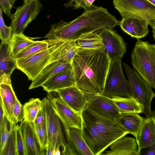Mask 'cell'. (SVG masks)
I'll list each match as a JSON object with an SVG mask.
<instances>
[{
    "instance_id": "obj_1",
    "label": "cell",
    "mask_w": 155,
    "mask_h": 155,
    "mask_svg": "<svg viewBox=\"0 0 155 155\" xmlns=\"http://www.w3.org/2000/svg\"><path fill=\"white\" fill-rule=\"evenodd\" d=\"M110 61L104 48L79 47L71 63L76 86L86 96L101 94Z\"/></svg>"
},
{
    "instance_id": "obj_2",
    "label": "cell",
    "mask_w": 155,
    "mask_h": 155,
    "mask_svg": "<svg viewBox=\"0 0 155 155\" xmlns=\"http://www.w3.org/2000/svg\"><path fill=\"white\" fill-rule=\"evenodd\" d=\"M118 20L108 10L101 6L87 11L69 22L63 20L50 25L51 28L45 38L58 41L73 40L87 34L119 25Z\"/></svg>"
},
{
    "instance_id": "obj_3",
    "label": "cell",
    "mask_w": 155,
    "mask_h": 155,
    "mask_svg": "<svg viewBox=\"0 0 155 155\" xmlns=\"http://www.w3.org/2000/svg\"><path fill=\"white\" fill-rule=\"evenodd\" d=\"M131 60L134 69L155 89V44L137 39Z\"/></svg>"
},
{
    "instance_id": "obj_4",
    "label": "cell",
    "mask_w": 155,
    "mask_h": 155,
    "mask_svg": "<svg viewBox=\"0 0 155 155\" xmlns=\"http://www.w3.org/2000/svg\"><path fill=\"white\" fill-rule=\"evenodd\" d=\"M101 94L110 98L132 96L130 84L123 72L121 58H117L110 61Z\"/></svg>"
},
{
    "instance_id": "obj_5",
    "label": "cell",
    "mask_w": 155,
    "mask_h": 155,
    "mask_svg": "<svg viewBox=\"0 0 155 155\" xmlns=\"http://www.w3.org/2000/svg\"><path fill=\"white\" fill-rule=\"evenodd\" d=\"M123 64L130 86L132 96L142 105L143 113L146 117L151 116V102L155 97V93L150 85L136 70L126 63Z\"/></svg>"
},
{
    "instance_id": "obj_6",
    "label": "cell",
    "mask_w": 155,
    "mask_h": 155,
    "mask_svg": "<svg viewBox=\"0 0 155 155\" xmlns=\"http://www.w3.org/2000/svg\"><path fill=\"white\" fill-rule=\"evenodd\" d=\"M113 3L122 18L145 20L150 25L155 19V6L146 0H113Z\"/></svg>"
},
{
    "instance_id": "obj_7",
    "label": "cell",
    "mask_w": 155,
    "mask_h": 155,
    "mask_svg": "<svg viewBox=\"0 0 155 155\" xmlns=\"http://www.w3.org/2000/svg\"><path fill=\"white\" fill-rule=\"evenodd\" d=\"M41 101L45 115L48 134V143L60 149L61 148V154L65 155L67 147V142L62 130L61 120L48 98L45 97Z\"/></svg>"
},
{
    "instance_id": "obj_8",
    "label": "cell",
    "mask_w": 155,
    "mask_h": 155,
    "mask_svg": "<svg viewBox=\"0 0 155 155\" xmlns=\"http://www.w3.org/2000/svg\"><path fill=\"white\" fill-rule=\"evenodd\" d=\"M51 41L47 49L29 56L16 60L17 68L24 73L29 80L33 81L49 63L51 54L56 44L55 40Z\"/></svg>"
},
{
    "instance_id": "obj_9",
    "label": "cell",
    "mask_w": 155,
    "mask_h": 155,
    "mask_svg": "<svg viewBox=\"0 0 155 155\" xmlns=\"http://www.w3.org/2000/svg\"><path fill=\"white\" fill-rule=\"evenodd\" d=\"M85 108L93 119L107 148L117 139L129 134L116 121L99 114L87 105Z\"/></svg>"
},
{
    "instance_id": "obj_10",
    "label": "cell",
    "mask_w": 155,
    "mask_h": 155,
    "mask_svg": "<svg viewBox=\"0 0 155 155\" xmlns=\"http://www.w3.org/2000/svg\"><path fill=\"white\" fill-rule=\"evenodd\" d=\"M42 7L39 0H31L17 8L11 19L10 26L13 34L23 33L28 25L36 18Z\"/></svg>"
},
{
    "instance_id": "obj_11",
    "label": "cell",
    "mask_w": 155,
    "mask_h": 155,
    "mask_svg": "<svg viewBox=\"0 0 155 155\" xmlns=\"http://www.w3.org/2000/svg\"><path fill=\"white\" fill-rule=\"evenodd\" d=\"M83 137L94 155H101L107 148L92 118L85 109L81 112Z\"/></svg>"
},
{
    "instance_id": "obj_12",
    "label": "cell",
    "mask_w": 155,
    "mask_h": 155,
    "mask_svg": "<svg viewBox=\"0 0 155 155\" xmlns=\"http://www.w3.org/2000/svg\"><path fill=\"white\" fill-rule=\"evenodd\" d=\"M48 98L64 127L82 129L83 120L81 112L71 108L59 96L53 97L49 95Z\"/></svg>"
},
{
    "instance_id": "obj_13",
    "label": "cell",
    "mask_w": 155,
    "mask_h": 155,
    "mask_svg": "<svg viewBox=\"0 0 155 155\" xmlns=\"http://www.w3.org/2000/svg\"><path fill=\"white\" fill-rule=\"evenodd\" d=\"M103 39L104 50L111 60L117 58H122L127 52V47L122 37L113 28H106L99 34Z\"/></svg>"
},
{
    "instance_id": "obj_14",
    "label": "cell",
    "mask_w": 155,
    "mask_h": 155,
    "mask_svg": "<svg viewBox=\"0 0 155 155\" xmlns=\"http://www.w3.org/2000/svg\"><path fill=\"white\" fill-rule=\"evenodd\" d=\"M86 97L87 105L99 114L115 121L120 115V113L112 99L101 94L91 95Z\"/></svg>"
},
{
    "instance_id": "obj_15",
    "label": "cell",
    "mask_w": 155,
    "mask_h": 155,
    "mask_svg": "<svg viewBox=\"0 0 155 155\" xmlns=\"http://www.w3.org/2000/svg\"><path fill=\"white\" fill-rule=\"evenodd\" d=\"M9 41L1 43L0 84H11L10 76L17 68L16 60L11 53Z\"/></svg>"
},
{
    "instance_id": "obj_16",
    "label": "cell",
    "mask_w": 155,
    "mask_h": 155,
    "mask_svg": "<svg viewBox=\"0 0 155 155\" xmlns=\"http://www.w3.org/2000/svg\"><path fill=\"white\" fill-rule=\"evenodd\" d=\"M74 86H76V83L71 64L47 81L41 86L44 90L50 93Z\"/></svg>"
},
{
    "instance_id": "obj_17",
    "label": "cell",
    "mask_w": 155,
    "mask_h": 155,
    "mask_svg": "<svg viewBox=\"0 0 155 155\" xmlns=\"http://www.w3.org/2000/svg\"><path fill=\"white\" fill-rule=\"evenodd\" d=\"M25 142L27 155H46L35 129L34 122L24 120L20 125Z\"/></svg>"
},
{
    "instance_id": "obj_18",
    "label": "cell",
    "mask_w": 155,
    "mask_h": 155,
    "mask_svg": "<svg viewBox=\"0 0 155 155\" xmlns=\"http://www.w3.org/2000/svg\"><path fill=\"white\" fill-rule=\"evenodd\" d=\"M56 92L69 106L81 112L84 109L87 103L85 93L76 86L58 90Z\"/></svg>"
},
{
    "instance_id": "obj_19",
    "label": "cell",
    "mask_w": 155,
    "mask_h": 155,
    "mask_svg": "<svg viewBox=\"0 0 155 155\" xmlns=\"http://www.w3.org/2000/svg\"><path fill=\"white\" fill-rule=\"evenodd\" d=\"M55 41L56 44L51 54L49 63L57 61L62 60L71 64L79 50V47L76 41Z\"/></svg>"
},
{
    "instance_id": "obj_20",
    "label": "cell",
    "mask_w": 155,
    "mask_h": 155,
    "mask_svg": "<svg viewBox=\"0 0 155 155\" xmlns=\"http://www.w3.org/2000/svg\"><path fill=\"white\" fill-rule=\"evenodd\" d=\"M110 149L102 155H140L136 140L124 136L117 139L110 146Z\"/></svg>"
},
{
    "instance_id": "obj_21",
    "label": "cell",
    "mask_w": 155,
    "mask_h": 155,
    "mask_svg": "<svg viewBox=\"0 0 155 155\" xmlns=\"http://www.w3.org/2000/svg\"><path fill=\"white\" fill-rule=\"evenodd\" d=\"M147 21L132 18H123L119 25L122 30L132 38L141 39L149 32Z\"/></svg>"
},
{
    "instance_id": "obj_22",
    "label": "cell",
    "mask_w": 155,
    "mask_h": 155,
    "mask_svg": "<svg viewBox=\"0 0 155 155\" xmlns=\"http://www.w3.org/2000/svg\"><path fill=\"white\" fill-rule=\"evenodd\" d=\"M0 99L1 100L5 115L11 124L18 122L13 114V109L17 98L12 84H0Z\"/></svg>"
},
{
    "instance_id": "obj_23",
    "label": "cell",
    "mask_w": 155,
    "mask_h": 155,
    "mask_svg": "<svg viewBox=\"0 0 155 155\" xmlns=\"http://www.w3.org/2000/svg\"><path fill=\"white\" fill-rule=\"evenodd\" d=\"M71 64L70 63L62 60L57 61L49 64L32 81L29 89L41 86L47 81Z\"/></svg>"
},
{
    "instance_id": "obj_24",
    "label": "cell",
    "mask_w": 155,
    "mask_h": 155,
    "mask_svg": "<svg viewBox=\"0 0 155 155\" xmlns=\"http://www.w3.org/2000/svg\"><path fill=\"white\" fill-rule=\"evenodd\" d=\"M136 140L140 154L143 149L155 143V121L152 116L144 119Z\"/></svg>"
},
{
    "instance_id": "obj_25",
    "label": "cell",
    "mask_w": 155,
    "mask_h": 155,
    "mask_svg": "<svg viewBox=\"0 0 155 155\" xmlns=\"http://www.w3.org/2000/svg\"><path fill=\"white\" fill-rule=\"evenodd\" d=\"M144 119L139 114H120L115 120L126 131L133 135L137 139Z\"/></svg>"
},
{
    "instance_id": "obj_26",
    "label": "cell",
    "mask_w": 155,
    "mask_h": 155,
    "mask_svg": "<svg viewBox=\"0 0 155 155\" xmlns=\"http://www.w3.org/2000/svg\"><path fill=\"white\" fill-rule=\"evenodd\" d=\"M64 127L67 138L71 141L77 155H94L83 137L82 129Z\"/></svg>"
},
{
    "instance_id": "obj_27",
    "label": "cell",
    "mask_w": 155,
    "mask_h": 155,
    "mask_svg": "<svg viewBox=\"0 0 155 155\" xmlns=\"http://www.w3.org/2000/svg\"><path fill=\"white\" fill-rule=\"evenodd\" d=\"M114 101L120 113H143L141 104L133 96L116 97L111 98Z\"/></svg>"
},
{
    "instance_id": "obj_28",
    "label": "cell",
    "mask_w": 155,
    "mask_h": 155,
    "mask_svg": "<svg viewBox=\"0 0 155 155\" xmlns=\"http://www.w3.org/2000/svg\"><path fill=\"white\" fill-rule=\"evenodd\" d=\"M80 48L88 49L104 48L103 39L97 32H93L85 35L76 41Z\"/></svg>"
},
{
    "instance_id": "obj_29",
    "label": "cell",
    "mask_w": 155,
    "mask_h": 155,
    "mask_svg": "<svg viewBox=\"0 0 155 155\" xmlns=\"http://www.w3.org/2000/svg\"><path fill=\"white\" fill-rule=\"evenodd\" d=\"M34 39L26 36L23 33H13L9 41L11 53L13 56L33 43L35 41L33 40Z\"/></svg>"
},
{
    "instance_id": "obj_30",
    "label": "cell",
    "mask_w": 155,
    "mask_h": 155,
    "mask_svg": "<svg viewBox=\"0 0 155 155\" xmlns=\"http://www.w3.org/2000/svg\"><path fill=\"white\" fill-rule=\"evenodd\" d=\"M50 39L35 41L32 44L21 51L13 57L15 60L26 57L48 48L51 44Z\"/></svg>"
},
{
    "instance_id": "obj_31",
    "label": "cell",
    "mask_w": 155,
    "mask_h": 155,
    "mask_svg": "<svg viewBox=\"0 0 155 155\" xmlns=\"http://www.w3.org/2000/svg\"><path fill=\"white\" fill-rule=\"evenodd\" d=\"M24 119L34 122L39 111L42 108L41 100L38 98H31L23 105Z\"/></svg>"
},
{
    "instance_id": "obj_32",
    "label": "cell",
    "mask_w": 155,
    "mask_h": 155,
    "mask_svg": "<svg viewBox=\"0 0 155 155\" xmlns=\"http://www.w3.org/2000/svg\"><path fill=\"white\" fill-rule=\"evenodd\" d=\"M10 134L0 155H17L16 140V124H10Z\"/></svg>"
},
{
    "instance_id": "obj_33",
    "label": "cell",
    "mask_w": 155,
    "mask_h": 155,
    "mask_svg": "<svg viewBox=\"0 0 155 155\" xmlns=\"http://www.w3.org/2000/svg\"><path fill=\"white\" fill-rule=\"evenodd\" d=\"M15 131L17 155H27L25 142L20 126L16 125Z\"/></svg>"
},
{
    "instance_id": "obj_34",
    "label": "cell",
    "mask_w": 155,
    "mask_h": 155,
    "mask_svg": "<svg viewBox=\"0 0 155 155\" xmlns=\"http://www.w3.org/2000/svg\"><path fill=\"white\" fill-rule=\"evenodd\" d=\"M35 127L41 144L46 150L48 143V134L45 120L39 124L35 125Z\"/></svg>"
},
{
    "instance_id": "obj_35",
    "label": "cell",
    "mask_w": 155,
    "mask_h": 155,
    "mask_svg": "<svg viewBox=\"0 0 155 155\" xmlns=\"http://www.w3.org/2000/svg\"><path fill=\"white\" fill-rule=\"evenodd\" d=\"M13 33V30L11 26H7L5 23L3 17L2 11L0 7V38L1 41H9Z\"/></svg>"
},
{
    "instance_id": "obj_36",
    "label": "cell",
    "mask_w": 155,
    "mask_h": 155,
    "mask_svg": "<svg viewBox=\"0 0 155 155\" xmlns=\"http://www.w3.org/2000/svg\"><path fill=\"white\" fill-rule=\"evenodd\" d=\"M9 122L5 116L2 125L0 126V153L4 148L8 137L10 129H8V123Z\"/></svg>"
},
{
    "instance_id": "obj_37",
    "label": "cell",
    "mask_w": 155,
    "mask_h": 155,
    "mask_svg": "<svg viewBox=\"0 0 155 155\" xmlns=\"http://www.w3.org/2000/svg\"><path fill=\"white\" fill-rule=\"evenodd\" d=\"M95 0H74L72 7L74 9L82 8L84 11L96 8L97 6L93 5Z\"/></svg>"
},
{
    "instance_id": "obj_38",
    "label": "cell",
    "mask_w": 155,
    "mask_h": 155,
    "mask_svg": "<svg viewBox=\"0 0 155 155\" xmlns=\"http://www.w3.org/2000/svg\"><path fill=\"white\" fill-rule=\"evenodd\" d=\"M13 114L18 122H21L24 120V114L23 106L17 98L16 100L14 106Z\"/></svg>"
},
{
    "instance_id": "obj_39",
    "label": "cell",
    "mask_w": 155,
    "mask_h": 155,
    "mask_svg": "<svg viewBox=\"0 0 155 155\" xmlns=\"http://www.w3.org/2000/svg\"><path fill=\"white\" fill-rule=\"evenodd\" d=\"M0 8L2 12L10 19H11L12 14L11 10L12 6L11 5L9 0H0Z\"/></svg>"
},
{
    "instance_id": "obj_40",
    "label": "cell",
    "mask_w": 155,
    "mask_h": 155,
    "mask_svg": "<svg viewBox=\"0 0 155 155\" xmlns=\"http://www.w3.org/2000/svg\"><path fill=\"white\" fill-rule=\"evenodd\" d=\"M45 120V115L43 107L39 111L34 122L35 125H38Z\"/></svg>"
},
{
    "instance_id": "obj_41",
    "label": "cell",
    "mask_w": 155,
    "mask_h": 155,
    "mask_svg": "<svg viewBox=\"0 0 155 155\" xmlns=\"http://www.w3.org/2000/svg\"><path fill=\"white\" fill-rule=\"evenodd\" d=\"M143 151H141L140 154L145 155H155V143L146 148Z\"/></svg>"
},
{
    "instance_id": "obj_42",
    "label": "cell",
    "mask_w": 155,
    "mask_h": 155,
    "mask_svg": "<svg viewBox=\"0 0 155 155\" xmlns=\"http://www.w3.org/2000/svg\"><path fill=\"white\" fill-rule=\"evenodd\" d=\"M45 149L46 155H55L57 150L60 149L52 145L50 143H48Z\"/></svg>"
},
{
    "instance_id": "obj_43",
    "label": "cell",
    "mask_w": 155,
    "mask_h": 155,
    "mask_svg": "<svg viewBox=\"0 0 155 155\" xmlns=\"http://www.w3.org/2000/svg\"><path fill=\"white\" fill-rule=\"evenodd\" d=\"M0 126H1L4 121L5 117V114L1 100H0Z\"/></svg>"
},
{
    "instance_id": "obj_44",
    "label": "cell",
    "mask_w": 155,
    "mask_h": 155,
    "mask_svg": "<svg viewBox=\"0 0 155 155\" xmlns=\"http://www.w3.org/2000/svg\"><path fill=\"white\" fill-rule=\"evenodd\" d=\"M73 1L74 0H67V2L64 4V6L67 8L72 7Z\"/></svg>"
},
{
    "instance_id": "obj_45",
    "label": "cell",
    "mask_w": 155,
    "mask_h": 155,
    "mask_svg": "<svg viewBox=\"0 0 155 155\" xmlns=\"http://www.w3.org/2000/svg\"><path fill=\"white\" fill-rule=\"evenodd\" d=\"M150 25L152 29L155 31V19L152 21Z\"/></svg>"
},
{
    "instance_id": "obj_46",
    "label": "cell",
    "mask_w": 155,
    "mask_h": 155,
    "mask_svg": "<svg viewBox=\"0 0 155 155\" xmlns=\"http://www.w3.org/2000/svg\"><path fill=\"white\" fill-rule=\"evenodd\" d=\"M155 6V0H146Z\"/></svg>"
},
{
    "instance_id": "obj_47",
    "label": "cell",
    "mask_w": 155,
    "mask_h": 155,
    "mask_svg": "<svg viewBox=\"0 0 155 155\" xmlns=\"http://www.w3.org/2000/svg\"><path fill=\"white\" fill-rule=\"evenodd\" d=\"M151 116L153 118L155 121V109L153 111Z\"/></svg>"
},
{
    "instance_id": "obj_48",
    "label": "cell",
    "mask_w": 155,
    "mask_h": 155,
    "mask_svg": "<svg viewBox=\"0 0 155 155\" xmlns=\"http://www.w3.org/2000/svg\"><path fill=\"white\" fill-rule=\"evenodd\" d=\"M152 32L153 33V36L154 38V40L155 41V31L153 29L152 31Z\"/></svg>"
},
{
    "instance_id": "obj_49",
    "label": "cell",
    "mask_w": 155,
    "mask_h": 155,
    "mask_svg": "<svg viewBox=\"0 0 155 155\" xmlns=\"http://www.w3.org/2000/svg\"><path fill=\"white\" fill-rule=\"evenodd\" d=\"M17 0H9L11 5L13 6V4Z\"/></svg>"
},
{
    "instance_id": "obj_50",
    "label": "cell",
    "mask_w": 155,
    "mask_h": 155,
    "mask_svg": "<svg viewBox=\"0 0 155 155\" xmlns=\"http://www.w3.org/2000/svg\"><path fill=\"white\" fill-rule=\"evenodd\" d=\"M24 1V3L27 2L31 0H23Z\"/></svg>"
}]
</instances>
